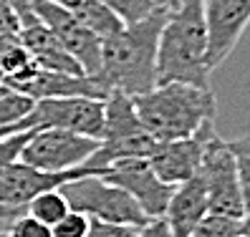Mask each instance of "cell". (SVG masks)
I'll list each match as a JSON object with an SVG mask.
<instances>
[{
    "mask_svg": "<svg viewBox=\"0 0 250 237\" xmlns=\"http://www.w3.org/2000/svg\"><path fill=\"white\" fill-rule=\"evenodd\" d=\"M167 20L165 8H154L146 18L126 23L122 31L101 40V68L96 76L109 91L142 96L157 86V46Z\"/></svg>",
    "mask_w": 250,
    "mask_h": 237,
    "instance_id": "obj_1",
    "label": "cell"
},
{
    "mask_svg": "<svg viewBox=\"0 0 250 237\" xmlns=\"http://www.w3.org/2000/svg\"><path fill=\"white\" fill-rule=\"evenodd\" d=\"M208 23L202 0H180L167 10L157 46V83H187L210 88Z\"/></svg>",
    "mask_w": 250,
    "mask_h": 237,
    "instance_id": "obj_2",
    "label": "cell"
},
{
    "mask_svg": "<svg viewBox=\"0 0 250 237\" xmlns=\"http://www.w3.org/2000/svg\"><path fill=\"white\" fill-rule=\"evenodd\" d=\"M134 109L154 141H172L192 137L208 121H215L217 103L212 88L157 83L152 91L134 96Z\"/></svg>",
    "mask_w": 250,
    "mask_h": 237,
    "instance_id": "obj_3",
    "label": "cell"
},
{
    "mask_svg": "<svg viewBox=\"0 0 250 237\" xmlns=\"http://www.w3.org/2000/svg\"><path fill=\"white\" fill-rule=\"evenodd\" d=\"M157 141L149 137L137 116L134 99L111 91L104 101V134L94 157L86 161V167L106 169L119 159H149Z\"/></svg>",
    "mask_w": 250,
    "mask_h": 237,
    "instance_id": "obj_4",
    "label": "cell"
},
{
    "mask_svg": "<svg viewBox=\"0 0 250 237\" xmlns=\"http://www.w3.org/2000/svg\"><path fill=\"white\" fill-rule=\"evenodd\" d=\"M61 195L66 197L68 207L76 212H83L91 219L114 222V225L142 227L146 225L144 212L124 189L106 182L101 174H86L81 179H73L61 187Z\"/></svg>",
    "mask_w": 250,
    "mask_h": 237,
    "instance_id": "obj_5",
    "label": "cell"
},
{
    "mask_svg": "<svg viewBox=\"0 0 250 237\" xmlns=\"http://www.w3.org/2000/svg\"><path fill=\"white\" fill-rule=\"evenodd\" d=\"M99 139H89L63 129H36L21 152V161L41 172L79 169L99 149Z\"/></svg>",
    "mask_w": 250,
    "mask_h": 237,
    "instance_id": "obj_6",
    "label": "cell"
},
{
    "mask_svg": "<svg viewBox=\"0 0 250 237\" xmlns=\"http://www.w3.org/2000/svg\"><path fill=\"white\" fill-rule=\"evenodd\" d=\"M28 129H63L73 134L99 139L104 134V101L89 96L43 99L36 101L25 118Z\"/></svg>",
    "mask_w": 250,
    "mask_h": 237,
    "instance_id": "obj_7",
    "label": "cell"
},
{
    "mask_svg": "<svg viewBox=\"0 0 250 237\" xmlns=\"http://www.w3.org/2000/svg\"><path fill=\"white\" fill-rule=\"evenodd\" d=\"M200 179L205 184V195H208V210L212 215H225L243 219L245 207L240 195V182H238V169H235V159L228 149V141L215 137L200 161Z\"/></svg>",
    "mask_w": 250,
    "mask_h": 237,
    "instance_id": "obj_8",
    "label": "cell"
},
{
    "mask_svg": "<svg viewBox=\"0 0 250 237\" xmlns=\"http://www.w3.org/2000/svg\"><path fill=\"white\" fill-rule=\"evenodd\" d=\"M101 177L119 189H124L139 204V210L144 212L146 219L165 217L174 187L167 184L165 179H159L146 159H119L109 164Z\"/></svg>",
    "mask_w": 250,
    "mask_h": 237,
    "instance_id": "obj_9",
    "label": "cell"
},
{
    "mask_svg": "<svg viewBox=\"0 0 250 237\" xmlns=\"http://www.w3.org/2000/svg\"><path fill=\"white\" fill-rule=\"evenodd\" d=\"M33 13L48 25L58 43L73 56L86 76H96L101 68V38L51 0H33Z\"/></svg>",
    "mask_w": 250,
    "mask_h": 237,
    "instance_id": "obj_10",
    "label": "cell"
},
{
    "mask_svg": "<svg viewBox=\"0 0 250 237\" xmlns=\"http://www.w3.org/2000/svg\"><path fill=\"white\" fill-rule=\"evenodd\" d=\"M217 137L215 121H208L202 129H197L192 137L185 139H172V141H157V146L149 154V167L157 172L159 179H165L167 184L177 187L187 182L189 177H195L200 172L202 154L208 149V144Z\"/></svg>",
    "mask_w": 250,
    "mask_h": 237,
    "instance_id": "obj_11",
    "label": "cell"
},
{
    "mask_svg": "<svg viewBox=\"0 0 250 237\" xmlns=\"http://www.w3.org/2000/svg\"><path fill=\"white\" fill-rule=\"evenodd\" d=\"M208 23V63L217 68L250 25V0H202Z\"/></svg>",
    "mask_w": 250,
    "mask_h": 237,
    "instance_id": "obj_12",
    "label": "cell"
},
{
    "mask_svg": "<svg viewBox=\"0 0 250 237\" xmlns=\"http://www.w3.org/2000/svg\"><path fill=\"white\" fill-rule=\"evenodd\" d=\"M86 174H104V169H94V167H79V169H68V172H41L16 161L3 169L0 174V204L5 207H16V210H25V204L33 197H38L41 192L58 189L73 179H81Z\"/></svg>",
    "mask_w": 250,
    "mask_h": 237,
    "instance_id": "obj_13",
    "label": "cell"
},
{
    "mask_svg": "<svg viewBox=\"0 0 250 237\" xmlns=\"http://www.w3.org/2000/svg\"><path fill=\"white\" fill-rule=\"evenodd\" d=\"M13 91H21L31 96L33 101L43 99H66V96H89L106 101L111 94L99 76H86V73H58V71H43L38 68L28 81L18 83Z\"/></svg>",
    "mask_w": 250,
    "mask_h": 237,
    "instance_id": "obj_14",
    "label": "cell"
},
{
    "mask_svg": "<svg viewBox=\"0 0 250 237\" xmlns=\"http://www.w3.org/2000/svg\"><path fill=\"white\" fill-rule=\"evenodd\" d=\"M18 40H21V46L33 56V61L38 63V68L58 71V73H83L81 66L73 61V56L58 43V38L48 31V25L43 23L38 16L21 23Z\"/></svg>",
    "mask_w": 250,
    "mask_h": 237,
    "instance_id": "obj_15",
    "label": "cell"
},
{
    "mask_svg": "<svg viewBox=\"0 0 250 237\" xmlns=\"http://www.w3.org/2000/svg\"><path fill=\"white\" fill-rule=\"evenodd\" d=\"M208 212L210 210H208L205 184L200 179V174H195L187 182L174 187L169 204H167V212L162 219L167 222L169 237H189V232L200 225V219Z\"/></svg>",
    "mask_w": 250,
    "mask_h": 237,
    "instance_id": "obj_16",
    "label": "cell"
},
{
    "mask_svg": "<svg viewBox=\"0 0 250 237\" xmlns=\"http://www.w3.org/2000/svg\"><path fill=\"white\" fill-rule=\"evenodd\" d=\"M51 3L61 5L76 20H81L86 28H91L101 40L124 28L119 16H116L114 10H109L101 0H51Z\"/></svg>",
    "mask_w": 250,
    "mask_h": 237,
    "instance_id": "obj_17",
    "label": "cell"
},
{
    "mask_svg": "<svg viewBox=\"0 0 250 237\" xmlns=\"http://www.w3.org/2000/svg\"><path fill=\"white\" fill-rule=\"evenodd\" d=\"M68 210L71 207H68L66 197L61 195V187L41 192L38 197H33L31 202L25 204V212L31 217H36V219H41L43 225H48V227H53L58 219H63L68 215Z\"/></svg>",
    "mask_w": 250,
    "mask_h": 237,
    "instance_id": "obj_18",
    "label": "cell"
},
{
    "mask_svg": "<svg viewBox=\"0 0 250 237\" xmlns=\"http://www.w3.org/2000/svg\"><path fill=\"white\" fill-rule=\"evenodd\" d=\"M36 101L21 91H8L0 96V129H28L25 118L33 111Z\"/></svg>",
    "mask_w": 250,
    "mask_h": 237,
    "instance_id": "obj_19",
    "label": "cell"
},
{
    "mask_svg": "<svg viewBox=\"0 0 250 237\" xmlns=\"http://www.w3.org/2000/svg\"><path fill=\"white\" fill-rule=\"evenodd\" d=\"M228 149L235 159V169H238V182H240V195H243V207L250 212V134L238 137L228 141Z\"/></svg>",
    "mask_w": 250,
    "mask_h": 237,
    "instance_id": "obj_20",
    "label": "cell"
},
{
    "mask_svg": "<svg viewBox=\"0 0 250 237\" xmlns=\"http://www.w3.org/2000/svg\"><path fill=\"white\" fill-rule=\"evenodd\" d=\"M189 237H243V227L240 219L235 217L208 212L200 219V225L189 232Z\"/></svg>",
    "mask_w": 250,
    "mask_h": 237,
    "instance_id": "obj_21",
    "label": "cell"
},
{
    "mask_svg": "<svg viewBox=\"0 0 250 237\" xmlns=\"http://www.w3.org/2000/svg\"><path fill=\"white\" fill-rule=\"evenodd\" d=\"M109 10H114L119 20L126 25V23H137L142 18H146L157 5V0H101Z\"/></svg>",
    "mask_w": 250,
    "mask_h": 237,
    "instance_id": "obj_22",
    "label": "cell"
},
{
    "mask_svg": "<svg viewBox=\"0 0 250 237\" xmlns=\"http://www.w3.org/2000/svg\"><path fill=\"white\" fill-rule=\"evenodd\" d=\"M89 227H91V217H86L83 212H76V210H68V215L51 227V235L53 237H89Z\"/></svg>",
    "mask_w": 250,
    "mask_h": 237,
    "instance_id": "obj_23",
    "label": "cell"
},
{
    "mask_svg": "<svg viewBox=\"0 0 250 237\" xmlns=\"http://www.w3.org/2000/svg\"><path fill=\"white\" fill-rule=\"evenodd\" d=\"M3 235H5V237H53L48 225H43L41 219L31 217L28 212L18 215L16 219L10 222V227H8Z\"/></svg>",
    "mask_w": 250,
    "mask_h": 237,
    "instance_id": "obj_24",
    "label": "cell"
},
{
    "mask_svg": "<svg viewBox=\"0 0 250 237\" xmlns=\"http://www.w3.org/2000/svg\"><path fill=\"white\" fill-rule=\"evenodd\" d=\"M139 227H129V225H114V222H101L91 219L89 237H137Z\"/></svg>",
    "mask_w": 250,
    "mask_h": 237,
    "instance_id": "obj_25",
    "label": "cell"
},
{
    "mask_svg": "<svg viewBox=\"0 0 250 237\" xmlns=\"http://www.w3.org/2000/svg\"><path fill=\"white\" fill-rule=\"evenodd\" d=\"M21 33V20L5 0H0V36H18Z\"/></svg>",
    "mask_w": 250,
    "mask_h": 237,
    "instance_id": "obj_26",
    "label": "cell"
},
{
    "mask_svg": "<svg viewBox=\"0 0 250 237\" xmlns=\"http://www.w3.org/2000/svg\"><path fill=\"white\" fill-rule=\"evenodd\" d=\"M137 237H169L167 222L165 219H149L146 225H142L137 230Z\"/></svg>",
    "mask_w": 250,
    "mask_h": 237,
    "instance_id": "obj_27",
    "label": "cell"
},
{
    "mask_svg": "<svg viewBox=\"0 0 250 237\" xmlns=\"http://www.w3.org/2000/svg\"><path fill=\"white\" fill-rule=\"evenodd\" d=\"M5 3L16 10V16H18L21 23L31 20V18L36 16V13H33V0H5Z\"/></svg>",
    "mask_w": 250,
    "mask_h": 237,
    "instance_id": "obj_28",
    "label": "cell"
},
{
    "mask_svg": "<svg viewBox=\"0 0 250 237\" xmlns=\"http://www.w3.org/2000/svg\"><path fill=\"white\" fill-rule=\"evenodd\" d=\"M25 210H16V207H5V204H0V232H5L10 227V222L16 219L18 215H23Z\"/></svg>",
    "mask_w": 250,
    "mask_h": 237,
    "instance_id": "obj_29",
    "label": "cell"
},
{
    "mask_svg": "<svg viewBox=\"0 0 250 237\" xmlns=\"http://www.w3.org/2000/svg\"><path fill=\"white\" fill-rule=\"evenodd\" d=\"M16 40H18V36H0V56H3Z\"/></svg>",
    "mask_w": 250,
    "mask_h": 237,
    "instance_id": "obj_30",
    "label": "cell"
},
{
    "mask_svg": "<svg viewBox=\"0 0 250 237\" xmlns=\"http://www.w3.org/2000/svg\"><path fill=\"white\" fill-rule=\"evenodd\" d=\"M240 227H243V237H250V212H245V217L240 219Z\"/></svg>",
    "mask_w": 250,
    "mask_h": 237,
    "instance_id": "obj_31",
    "label": "cell"
},
{
    "mask_svg": "<svg viewBox=\"0 0 250 237\" xmlns=\"http://www.w3.org/2000/svg\"><path fill=\"white\" fill-rule=\"evenodd\" d=\"M157 5H159V8H165V10H172V8H177V5H180V0H157Z\"/></svg>",
    "mask_w": 250,
    "mask_h": 237,
    "instance_id": "obj_32",
    "label": "cell"
},
{
    "mask_svg": "<svg viewBox=\"0 0 250 237\" xmlns=\"http://www.w3.org/2000/svg\"><path fill=\"white\" fill-rule=\"evenodd\" d=\"M10 131H21V129H0V137H5V134H10Z\"/></svg>",
    "mask_w": 250,
    "mask_h": 237,
    "instance_id": "obj_33",
    "label": "cell"
},
{
    "mask_svg": "<svg viewBox=\"0 0 250 237\" xmlns=\"http://www.w3.org/2000/svg\"><path fill=\"white\" fill-rule=\"evenodd\" d=\"M5 91H8V86H5V83H3V81H0V96H3V94H5Z\"/></svg>",
    "mask_w": 250,
    "mask_h": 237,
    "instance_id": "obj_34",
    "label": "cell"
},
{
    "mask_svg": "<svg viewBox=\"0 0 250 237\" xmlns=\"http://www.w3.org/2000/svg\"><path fill=\"white\" fill-rule=\"evenodd\" d=\"M0 237H5V235H3V232H0Z\"/></svg>",
    "mask_w": 250,
    "mask_h": 237,
    "instance_id": "obj_35",
    "label": "cell"
},
{
    "mask_svg": "<svg viewBox=\"0 0 250 237\" xmlns=\"http://www.w3.org/2000/svg\"><path fill=\"white\" fill-rule=\"evenodd\" d=\"M0 174H3V169H0Z\"/></svg>",
    "mask_w": 250,
    "mask_h": 237,
    "instance_id": "obj_36",
    "label": "cell"
},
{
    "mask_svg": "<svg viewBox=\"0 0 250 237\" xmlns=\"http://www.w3.org/2000/svg\"><path fill=\"white\" fill-rule=\"evenodd\" d=\"M0 81H3V79H0Z\"/></svg>",
    "mask_w": 250,
    "mask_h": 237,
    "instance_id": "obj_37",
    "label": "cell"
}]
</instances>
